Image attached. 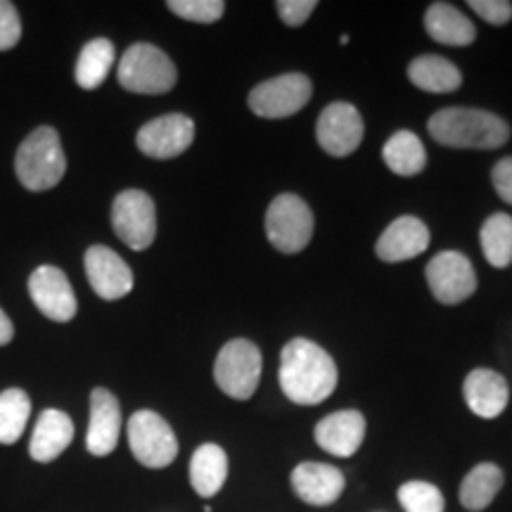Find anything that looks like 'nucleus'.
Segmentation results:
<instances>
[{
    "label": "nucleus",
    "mask_w": 512,
    "mask_h": 512,
    "mask_svg": "<svg viewBox=\"0 0 512 512\" xmlns=\"http://www.w3.org/2000/svg\"><path fill=\"white\" fill-rule=\"evenodd\" d=\"M339 380L335 358L311 339L297 337L280 354V389L297 406H316L330 399Z\"/></svg>",
    "instance_id": "f257e3e1"
},
{
    "label": "nucleus",
    "mask_w": 512,
    "mask_h": 512,
    "mask_svg": "<svg viewBox=\"0 0 512 512\" xmlns=\"http://www.w3.org/2000/svg\"><path fill=\"white\" fill-rule=\"evenodd\" d=\"M437 143L456 150H496L510 138L508 121L494 112L472 110V107H446L427 124Z\"/></svg>",
    "instance_id": "f03ea898"
},
{
    "label": "nucleus",
    "mask_w": 512,
    "mask_h": 512,
    "mask_svg": "<svg viewBox=\"0 0 512 512\" xmlns=\"http://www.w3.org/2000/svg\"><path fill=\"white\" fill-rule=\"evenodd\" d=\"M15 171L19 183L31 192L50 190L62 181L67 157L55 128L41 126L24 138L15 157Z\"/></svg>",
    "instance_id": "7ed1b4c3"
},
{
    "label": "nucleus",
    "mask_w": 512,
    "mask_h": 512,
    "mask_svg": "<svg viewBox=\"0 0 512 512\" xmlns=\"http://www.w3.org/2000/svg\"><path fill=\"white\" fill-rule=\"evenodd\" d=\"M117 79L131 93L162 95L176 86L178 72L164 50L150 43H133L121 57Z\"/></svg>",
    "instance_id": "20e7f679"
},
{
    "label": "nucleus",
    "mask_w": 512,
    "mask_h": 512,
    "mask_svg": "<svg viewBox=\"0 0 512 512\" xmlns=\"http://www.w3.org/2000/svg\"><path fill=\"white\" fill-rule=\"evenodd\" d=\"M264 358L254 342L249 339H230L219 351L214 363V380L219 389L230 399H252L261 382Z\"/></svg>",
    "instance_id": "39448f33"
},
{
    "label": "nucleus",
    "mask_w": 512,
    "mask_h": 512,
    "mask_svg": "<svg viewBox=\"0 0 512 512\" xmlns=\"http://www.w3.org/2000/svg\"><path fill=\"white\" fill-rule=\"evenodd\" d=\"M268 242L283 254H299L313 238V211L299 195L283 192L266 211Z\"/></svg>",
    "instance_id": "423d86ee"
},
{
    "label": "nucleus",
    "mask_w": 512,
    "mask_h": 512,
    "mask_svg": "<svg viewBox=\"0 0 512 512\" xmlns=\"http://www.w3.org/2000/svg\"><path fill=\"white\" fill-rule=\"evenodd\" d=\"M128 446L133 458L150 470L169 467L178 456V439L171 425L155 411H138L128 420Z\"/></svg>",
    "instance_id": "0eeeda50"
},
{
    "label": "nucleus",
    "mask_w": 512,
    "mask_h": 512,
    "mask_svg": "<svg viewBox=\"0 0 512 512\" xmlns=\"http://www.w3.org/2000/svg\"><path fill=\"white\" fill-rule=\"evenodd\" d=\"M313 95L309 76L292 72L268 79L249 93V110L264 119H285L304 110Z\"/></svg>",
    "instance_id": "6e6552de"
},
{
    "label": "nucleus",
    "mask_w": 512,
    "mask_h": 512,
    "mask_svg": "<svg viewBox=\"0 0 512 512\" xmlns=\"http://www.w3.org/2000/svg\"><path fill=\"white\" fill-rule=\"evenodd\" d=\"M112 228L133 252H143L157 238V211L143 190H124L112 204Z\"/></svg>",
    "instance_id": "1a4fd4ad"
},
{
    "label": "nucleus",
    "mask_w": 512,
    "mask_h": 512,
    "mask_svg": "<svg viewBox=\"0 0 512 512\" xmlns=\"http://www.w3.org/2000/svg\"><path fill=\"white\" fill-rule=\"evenodd\" d=\"M425 275L434 299L441 304L456 306L470 299L477 290L475 266L470 264L465 254L453 252V249L434 256L430 264H427Z\"/></svg>",
    "instance_id": "9d476101"
},
{
    "label": "nucleus",
    "mask_w": 512,
    "mask_h": 512,
    "mask_svg": "<svg viewBox=\"0 0 512 512\" xmlns=\"http://www.w3.org/2000/svg\"><path fill=\"white\" fill-rule=\"evenodd\" d=\"M318 145L332 157H349L363 140L361 112L349 102H332L316 121Z\"/></svg>",
    "instance_id": "9b49d317"
},
{
    "label": "nucleus",
    "mask_w": 512,
    "mask_h": 512,
    "mask_svg": "<svg viewBox=\"0 0 512 512\" xmlns=\"http://www.w3.org/2000/svg\"><path fill=\"white\" fill-rule=\"evenodd\" d=\"M195 140V124L185 114H164L147 121L136 136V145L152 159H174L183 155Z\"/></svg>",
    "instance_id": "f8f14e48"
},
{
    "label": "nucleus",
    "mask_w": 512,
    "mask_h": 512,
    "mask_svg": "<svg viewBox=\"0 0 512 512\" xmlns=\"http://www.w3.org/2000/svg\"><path fill=\"white\" fill-rule=\"evenodd\" d=\"M29 294L36 309L57 323H69L76 316L79 302L72 290V283L64 271L55 266H38L29 278Z\"/></svg>",
    "instance_id": "ddd939ff"
},
{
    "label": "nucleus",
    "mask_w": 512,
    "mask_h": 512,
    "mask_svg": "<svg viewBox=\"0 0 512 512\" xmlns=\"http://www.w3.org/2000/svg\"><path fill=\"white\" fill-rule=\"evenodd\" d=\"M83 266H86L88 283L100 299L114 302L133 290V271L110 247L93 245L83 256Z\"/></svg>",
    "instance_id": "4468645a"
},
{
    "label": "nucleus",
    "mask_w": 512,
    "mask_h": 512,
    "mask_svg": "<svg viewBox=\"0 0 512 512\" xmlns=\"http://www.w3.org/2000/svg\"><path fill=\"white\" fill-rule=\"evenodd\" d=\"M427 247H430V228L418 216H399L380 235L375 252L377 259L399 264V261H411L420 256Z\"/></svg>",
    "instance_id": "2eb2a0df"
},
{
    "label": "nucleus",
    "mask_w": 512,
    "mask_h": 512,
    "mask_svg": "<svg viewBox=\"0 0 512 512\" xmlns=\"http://www.w3.org/2000/svg\"><path fill=\"white\" fill-rule=\"evenodd\" d=\"M121 408L117 396L110 389H93L91 392V420H88L86 448L93 456H110L119 444Z\"/></svg>",
    "instance_id": "dca6fc26"
},
{
    "label": "nucleus",
    "mask_w": 512,
    "mask_h": 512,
    "mask_svg": "<svg viewBox=\"0 0 512 512\" xmlns=\"http://www.w3.org/2000/svg\"><path fill=\"white\" fill-rule=\"evenodd\" d=\"M316 444L330 456L351 458L366 439V418L358 411L330 413L316 425Z\"/></svg>",
    "instance_id": "f3484780"
},
{
    "label": "nucleus",
    "mask_w": 512,
    "mask_h": 512,
    "mask_svg": "<svg viewBox=\"0 0 512 512\" xmlns=\"http://www.w3.org/2000/svg\"><path fill=\"white\" fill-rule=\"evenodd\" d=\"M463 396L467 408L484 420H494L505 411L510 401L508 380L489 368H475L465 377Z\"/></svg>",
    "instance_id": "a211bd4d"
},
{
    "label": "nucleus",
    "mask_w": 512,
    "mask_h": 512,
    "mask_svg": "<svg viewBox=\"0 0 512 512\" xmlns=\"http://www.w3.org/2000/svg\"><path fill=\"white\" fill-rule=\"evenodd\" d=\"M294 494L309 505H332L344 491V475L335 465L299 463L292 472Z\"/></svg>",
    "instance_id": "6ab92c4d"
},
{
    "label": "nucleus",
    "mask_w": 512,
    "mask_h": 512,
    "mask_svg": "<svg viewBox=\"0 0 512 512\" xmlns=\"http://www.w3.org/2000/svg\"><path fill=\"white\" fill-rule=\"evenodd\" d=\"M74 439V422L67 413L48 408L38 418L34 434H31L29 453L36 463H50L60 458Z\"/></svg>",
    "instance_id": "aec40b11"
},
{
    "label": "nucleus",
    "mask_w": 512,
    "mask_h": 512,
    "mask_svg": "<svg viewBox=\"0 0 512 512\" xmlns=\"http://www.w3.org/2000/svg\"><path fill=\"white\" fill-rule=\"evenodd\" d=\"M425 29L441 46H470L477 38L475 24L451 3H432L425 12Z\"/></svg>",
    "instance_id": "412c9836"
},
{
    "label": "nucleus",
    "mask_w": 512,
    "mask_h": 512,
    "mask_svg": "<svg viewBox=\"0 0 512 512\" xmlns=\"http://www.w3.org/2000/svg\"><path fill=\"white\" fill-rule=\"evenodd\" d=\"M228 477V456L221 446L202 444L190 458V484L197 496L214 498Z\"/></svg>",
    "instance_id": "4be33fe9"
},
{
    "label": "nucleus",
    "mask_w": 512,
    "mask_h": 512,
    "mask_svg": "<svg viewBox=\"0 0 512 512\" xmlns=\"http://www.w3.org/2000/svg\"><path fill=\"white\" fill-rule=\"evenodd\" d=\"M408 79L427 93H453L463 83V74L451 60L441 55H420L408 64Z\"/></svg>",
    "instance_id": "5701e85b"
},
{
    "label": "nucleus",
    "mask_w": 512,
    "mask_h": 512,
    "mask_svg": "<svg viewBox=\"0 0 512 512\" xmlns=\"http://www.w3.org/2000/svg\"><path fill=\"white\" fill-rule=\"evenodd\" d=\"M382 159L396 176H418L427 166V150L413 131H396L382 147Z\"/></svg>",
    "instance_id": "b1692460"
},
{
    "label": "nucleus",
    "mask_w": 512,
    "mask_h": 512,
    "mask_svg": "<svg viewBox=\"0 0 512 512\" xmlns=\"http://www.w3.org/2000/svg\"><path fill=\"white\" fill-rule=\"evenodd\" d=\"M503 489V470L494 463H479L460 484V503L470 512L486 510Z\"/></svg>",
    "instance_id": "393cba45"
},
{
    "label": "nucleus",
    "mask_w": 512,
    "mask_h": 512,
    "mask_svg": "<svg viewBox=\"0 0 512 512\" xmlns=\"http://www.w3.org/2000/svg\"><path fill=\"white\" fill-rule=\"evenodd\" d=\"M114 57H117V53H114L112 41H107V38H93V41H88L81 50L79 62H76V83L81 88H86V91L100 88L112 72Z\"/></svg>",
    "instance_id": "a878e982"
},
{
    "label": "nucleus",
    "mask_w": 512,
    "mask_h": 512,
    "mask_svg": "<svg viewBox=\"0 0 512 512\" xmlns=\"http://www.w3.org/2000/svg\"><path fill=\"white\" fill-rule=\"evenodd\" d=\"M482 252L494 268H505L512 264V216L508 214H491L484 221L482 233Z\"/></svg>",
    "instance_id": "bb28decb"
},
{
    "label": "nucleus",
    "mask_w": 512,
    "mask_h": 512,
    "mask_svg": "<svg viewBox=\"0 0 512 512\" xmlns=\"http://www.w3.org/2000/svg\"><path fill=\"white\" fill-rule=\"evenodd\" d=\"M31 415V399L22 389H5L0 394V444L10 446L24 434Z\"/></svg>",
    "instance_id": "cd10ccee"
},
{
    "label": "nucleus",
    "mask_w": 512,
    "mask_h": 512,
    "mask_svg": "<svg viewBox=\"0 0 512 512\" xmlns=\"http://www.w3.org/2000/svg\"><path fill=\"white\" fill-rule=\"evenodd\" d=\"M399 503L406 512H444V494L430 482H406L399 489Z\"/></svg>",
    "instance_id": "c85d7f7f"
},
{
    "label": "nucleus",
    "mask_w": 512,
    "mask_h": 512,
    "mask_svg": "<svg viewBox=\"0 0 512 512\" xmlns=\"http://www.w3.org/2000/svg\"><path fill=\"white\" fill-rule=\"evenodd\" d=\"M166 8L174 12L176 17L188 19V22L214 24L226 12V3L223 0H169Z\"/></svg>",
    "instance_id": "c756f323"
},
{
    "label": "nucleus",
    "mask_w": 512,
    "mask_h": 512,
    "mask_svg": "<svg viewBox=\"0 0 512 512\" xmlns=\"http://www.w3.org/2000/svg\"><path fill=\"white\" fill-rule=\"evenodd\" d=\"M22 38V19L10 0H0V50H12Z\"/></svg>",
    "instance_id": "7c9ffc66"
},
{
    "label": "nucleus",
    "mask_w": 512,
    "mask_h": 512,
    "mask_svg": "<svg viewBox=\"0 0 512 512\" xmlns=\"http://www.w3.org/2000/svg\"><path fill=\"white\" fill-rule=\"evenodd\" d=\"M472 10L477 12L484 22L494 24V27H503L512 19V3L508 0H470Z\"/></svg>",
    "instance_id": "2f4dec72"
},
{
    "label": "nucleus",
    "mask_w": 512,
    "mask_h": 512,
    "mask_svg": "<svg viewBox=\"0 0 512 512\" xmlns=\"http://www.w3.org/2000/svg\"><path fill=\"white\" fill-rule=\"evenodd\" d=\"M275 8H278V15L287 27H302L313 15V10L318 8V3L316 0H278Z\"/></svg>",
    "instance_id": "473e14b6"
},
{
    "label": "nucleus",
    "mask_w": 512,
    "mask_h": 512,
    "mask_svg": "<svg viewBox=\"0 0 512 512\" xmlns=\"http://www.w3.org/2000/svg\"><path fill=\"white\" fill-rule=\"evenodd\" d=\"M491 183L503 202L512 204V157L501 159L491 171Z\"/></svg>",
    "instance_id": "72a5a7b5"
},
{
    "label": "nucleus",
    "mask_w": 512,
    "mask_h": 512,
    "mask_svg": "<svg viewBox=\"0 0 512 512\" xmlns=\"http://www.w3.org/2000/svg\"><path fill=\"white\" fill-rule=\"evenodd\" d=\"M12 337H15V325H12V320L5 316V311L0 309V347L10 344Z\"/></svg>",
    "instance_id": "f704fd0d"
}]
</instances>
